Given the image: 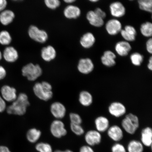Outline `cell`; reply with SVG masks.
<instances>
[{"mask_svg":"<svg viewBox=\"0 0 152 152\" xmlns=\"http://www.w3.org/2000/svg\"><path fill=\"white\" fill-rule=\"evenodd\" d=\"M30 104L27 95L24 93H20L12 104L7 106L6 111L9 115H23L26 113Z\"/></svg>","mask_w":152,"mask_h":152,"instance_id":"6da1fadb","label":"cell"},{"mask_svg":"<svg viewBox=\"0 0 152 152\" xmlns=\"http://www.w3.org/2000/svg\"><path fill=\"white\" fill-rule=\"evenodd\" d=\"M52 85L47 81L36 83L33 87V91L35 96L44 101H47L52 98Z\"/></svg>","mask_w":152,"mask_h":152,"instance_id":"7a4b0ae2","label":"cell"},{"mask_svg":"<svg viewBox=\"0 0 152 152\" xmlns=\"http://www.w3.org/2000/svg\"><path fill=\"white\" fill-rule=\"evenodd\" d=\"M140 120L137 115L129 113L125 116L121 122L123 131L130 135L135 134L140 127Z\"/></svg>","mask_w":152,"mask_h":152,"instance_id":"3957f363","label":"cell"},{"mask_svg":"<svg viewBox=\"0 0 152 152\" xmlns=\"http://www.w3.org/2000/svg\"><path fill=\"white\" fill-rule=\"evenodd\" d=\"M42 72L40 66L31 63L24 66L22 69V75L30 81L36 80L42 75Z\"/></svg>","mask_w":152,"mask_h":152,"instance_id":"277c9868","label":"cell"},{"mask_svg":"<svg viewBox=\"0 0 152 152\" xmlns=\"http://www.w3.org/2000/svg\"><path fill=\"white\" fill-rule=\"evenodd\" d=\"M28 34L30 39L39 43H44L48 39L47 32L35 25H31L28 28Z\"/></svg>","mask_w":152,"mask_h":152,"instance_id":"5b68a950","label":"cell"},{"mask_svg":"<svg viewBox=\"0 0 152 152\" xmlns=\"http://www.w3.org/2000/svg\"><path fill=\"white\" fill-rule=\"evenodd\" d=\"M84 140L87 145L93 147L99 145L102 142V136L96 130H90L85 133Z\"/></svg>","mask_w":152,"mask_h":152,"instance_id":"8992f818","label":"cell"},{"mask_svg":"<svg viewBox=\"0 0 152 152\" xmlns=\"http://www.w3.org/2000/svg\"><path fill=\"white\" fill-rule=\"evenodd\" d=\"M50 131L52 135L58 138L65 136L67 133L64 123L59 119L53 121L50 125Z\"/></svg>","mask_w":152,"mask_h":152,"instance_id":"52a82bcc","label":"cell"},{"mask_svg":"<svg viewBox=\"0 0 152 152\" xmlns=\"http://www.w3.org/2000/svg\"><path fill=\"white\" fill-rule=\"evenodd\" d=\"M94 69V64L90 58H82L78 63V71L83 75H88L92 73Z\"/></svg>","mask_w":152,"mask_h":152,"instance_id":"ba28073f","label":"cell"},{"mask_svg":"<svg viewBox=\"0 0 152 152\" xmlns=\"http://www.w3.org/2000/svg\"><path fill=\"white\" fill-rule=\"evenodd\" d=\"M126 111V108L124 104L119 102H112L108 107V111L110 115L117 118L124 115Z\"/></svg>","mask_w":152,"mask_h":152,"instance_id":"9c48e42d","label":"cell"},{"mask_svg":"<svg viewBox=\"0 0 152 152\" xmlns=\"http://www.w3.org/2000/svg\"><path fill=\"white\" fill-rule=\"evenodd\" d=\"M0 95L6 102H14L18 96L16 88L7 85H4L1 87Z\"/></svg>","mask_w":152,"mask_h":152,"instance_id":"30bf717a","label":"cell"},{"mask_svg":"<svg viewBox=\"0 0 152 152\" xmlns=\"http://www.w3.org/2000/svg\"><path fill=\"white\" fill-rule=\"evenodd\" d=\"M105 29L108 34L115 36L120 33L123 29L121 23L117 18L110 19L106 23Z\"/></svg>","mask_w":152,"mask_h":152,"instance_id":"8fae6325","label":"cell"},{"mask_svg":"<svg viewBox=\"0 0 152 152\" xmlns=\"http://www.w3.org/2000/svg\"><path fill=\"white\" fill-rule=\"evenodd\" d=\"M106 132L108 137L115 142H120L124 136L122 128L117 125L110 126Z\"/></svg>","mask_w":152,"mask_h":152,"instance_id":"7c38bea8","label":"cell"},{"mask_svg":"<svg viewBox=\"0 0 152 152\" xmlns=\"http://www.w3.org/2000/svg\"><path fill=\"white\" fill-rule=\"evenodd\" d=\"M109 10L111 16L115 18H122L126 13L125 6L119 1L112 3L109 6Z\"/></svg>","mask_w":152,"mask_h":152,"instance_id":"4fadbf2b","label":"cell"},{"mask_svg":"<svg viewBox=\"0 0 152 152\" xmlns=\"http://www.w3.org/2000/svg\"><path fill=\"white\" fill-rule=\"evenodd\" d=\"M2 54L4 59L10 63L16 61L19 58L18 51L12 46H8L6 47Z\"/></svg>","mask_w":152,"mask_h":152,"instance_id":"5bb4252c","label":"cell"},{"mask_svg":"<svg viewBox=\"0 0 152 152\" xmlns=\"http://www.w3.org/2000/svg\"><path fill=\"white\" fill-rule=\"evenodd\" d=\"M51 113L55 118L59 120L65 117L66 109L63 104L59 102H55L50 106Z\"/></svg>","mask_w":152,"mask_h":152,"instance_id":"9a60e30c","label":"cell"},{"mask_svg":"<svg viewBox=\"0 0 152 152\" xmlns=\"http://www.w3.org/2000/svg\"><path fill=\"white\" fill-rule=\"evenodd\" d=\"M65 18L69 20L76 19L79 18L81 14V11L77 5L69 4L64 9L63 12Z\"/></svg>","mask_w":152,"mask_h":152,"instance_id":"2e32d148","label":"cell"},{"mask_svg":"<svg viewBox=\"0 0 152 152\" xmlns=\"http://www.w3.org/2000/svg\"><path fill=\"white\" fill-rule=\"evenodd\" d=\"M120 33L124 41L130 42L135 40L137 32L134 26L126 25Z\"/></svg>","mask_w":152,"mask_h":152,"instance_id":"e0dca14e","label":"cell"},{"mask_svg":"<svg viewBox=\"0 0 152 152\" xmlns=\"http://www.w3.org/2000/svg\"><path fill=\"white\" fill-rule=\"evenodd\" d=\"M115 49L116 53L119 56L125 57L128 56L132 50V47L130 42L124 40L116 43Z\"/></svg>","mask_w":152,"mask_h":152,"instance_id":"ac0fdd59","label":"cell"},{"mask_svg":"<svg viewBox=\"0 0 152 152\" xmlns=\"http://www.w3.org/2000/svg\"><path fill=\"white\" fill-rule=\"evenodd\" d=\"M96 130L100 133L107 132L110 126V122L107 117L104 116H99L94 120Z\"/></svg>","mask_w":152,"mask_h":152,"instance_id":"d6986e66","label":"cell"},{"mask_svg":"<svg viewBox=\"0 0 152 152\" xmlns=\"http://www.w3.org/2000/svg\"><path fill=\"white\" fill-rule=\"evenodd\" d=\"M116 56L115 53L110 50L104 52L101 58V61L103 65L108 67H111L115 66L116 62Z\"/></svg>","mask_w":152,"mask_h":152,"instance_id":"ffe728a7","label":"cell"},{"mask_svg":"<svg viewBox=\"0 0 152 152\" xmlns=\"http://www.w3.org/2000/svg\"><path fill=\"white\" fill-rule=\"evenodd\" d=\"M144 147L152 148V129L151 127H145L140 133V140Z\"/></svg>","mask_w":152,"mask_h":152,"instance_id":"44dd1931","label":"cell"},{"mask_svg":"<svg viewBox=\"0 0 152 152\" xmlns=\"http://www.w3.org/2000/svg\"><path fill=\"white\" fill-rule=\"evenodd\" d=\"M86 18L91 25L95 27H101L104 25V19L96 14L94 10L88 11L86 15Z\"/></svg>","mask_w":152,"mask_h":152,"instance_id":"7402d4cb","label":"cell"},{"mask_svg":"<svg viewBox=\"0 0 152 152\" xmlns=\"http://www.w3.org/2000/svg\"><path fill=\"white\" fill-rule=\"evenodd\" d=\"M41 55L42 58L45 61L50 62L56 58V51L52 45H47L42 49Z\"/></svg>","mask_w":152,"mask_h":152,"instance_id":"603a6c76","label":"cell"},{"mask_svg":"<svg viewBox=\"0 0 152 152\" xmlns=\"http://www.w3.org/2000/svg\"><path fill=\"white\" fill-rule=\"evenodd\" d=\"M96 42V39L94 34L88 32L82 36L80 40V43L83 48L88 49L94 46Z\"/></svg>","mask_w":152,"mask_h":152,"instance_id":"cb8c5ba5","label":"cell"},{"mask_svg":"<svg viewBox=\"0 0 152 152\" xmlns=\"http://www.w3.org/2000/svg\"><path fill=\"white\" fill-rule=\"evenodd\" d=\"M15 15L13 11L6 10L0 12V23L4 26H8L14 20Z\"/></svg>","mask_w":152,"mask_h":152,"instance_id":"d4e9b609","label":"cell"},{"mask_svg":"<svg viewBox=\"0 0 152 152\" xmlns=\"http://www.w3.org/2000/svg\"><path fill=\"white\" fill-rule=\"evenodd\" d=\"M79 101L81 105L88 107L92 104L94 98L90 92L87 91H83L80 93Z\"/></svg>","mask_w":152,"mask_h":152,"instance_id":"484cf974","label":"cell"},{"mask_svg":"<svg viewBox=\"0 0 152 152\" xmlns=\"http://www.w3.org/2000/svg\"><path fill=\"white\" fill-rule=\"evenodd\" d=\"M126 148L127 152H144V146L140 140H132L128 142Z\"/></svg>","mask_w":152,"mask_h":152,"instance_id":"4316f807","label":"cell"},{"mask_svg":"<svg viewBox=\"0 0 152 152\" xmlns=\"http://www.w3.org/2000/svg\"><path fill=\"white\" fill-rule=\"evenodd\" d=\"M42 135L41 131L39 129L33 128L28 131L26 137L28 142L31 143H36L40 138Z\"/></svg>","mask_w":152,"mask_h":152,"instance_id":"83f0119b","label":"cell"},{"mask_svg":"<svg viewBox=\"0 0 152 152\" xmlns=\"http://www.w3.org/2000/svg\"><path fill=\"white\" fill-rule=\"evenodd\" d=\"M140 31L143 37L151 38L152 35V24L151 22H146L140 26Z\"/></svg>","mask_w":152,"mask_h":152,"instance_id":"f1b7e54d","label":"cell"},{"mask_svg":"<svg viewBox=\"0 0 152 152\" xmlns=\"http://www.w3.org/2000/svg\"><path fill=\"white\" fill-rule=\"evenodd\" d=\"M12 41V37L9 32L3 30L0 32V44L8 46Z\"/></svg>","mask_w":152,"mask_h":152,"instance_id":"f546056e","label":"cell"},{"mask_svg":"<svg viewBox=\"0 0 152 152\" xmlns=\"http://www.w3.org/2000/svg\"><path fill=\"white\" fill-rule=\"evenodd\" d=\"M130 60L133 65L138 66H141L143 62L144 57L139 53L134 52L130 55Z\"/></svg>","mask_w":152,"mask_h":152,"instance_id":"4dcf8cb0","label":"cell"},{"mask_svg":"<svg viewBox=\"0 0 152 152\" xmlns=\"http://www.w3.org/2000/svg\"><path fill=\"white\" fill-rule=\"evenodd\" d=\"M139 7L141 10L149 13L152 11V0H138Z\"/></svg>","mask_w":152,"mask_h":152,"instance_id":"1f68e13d","label":"cell"},{"mask_svg":"<svg viewBox=\"0 0 152 152\" xmlns=\"http://www.w3.org/2000/svg\"><path fill=\"white\" fill-rule=\"evenodd\" d=\"M35 149L39 152H53V148L50 144L41 142L36 144Z\"/></svg>","mask_w":152,"mask_h":152,"instance_id":"d6a6232c","label":"cell"},{"mask_svg":"<svg viewBox=\"0 0 152 152\" xmlns=\"http://www.w3.org/2000/svg\"><path fill=\"white\" fill-rule=\"evenodd\" d=\"M70 128H71L72 132L76 135L81 136L85 134L84 129L80 124L71 123Z\"/></svg>","mask_w":152,"mask_h":152,"instance_id":"836d02e7","label":"cell"},{"mask_svg":"<svg viewBox=\"0 0 152 152\" xmlns=\"http://www.w3.org/2000/svg\"><path fill=\"white\" fill-rule=\"evenodd\" d=\"M44 1L47 8L52 10L58 8L61 3L60 0H44Z\"/></svg>","mask_w":152,"mask_h":152,"instance_id":"e575fe53","label":"cell"},{"mask_svg":"<svg viewBox=\"0 0 152 152\" xmlns=\"http://www.w3.org/2000/svg\"><path fill=\"white\" fill-rule=\"evenodd\" d=\"M111 152H127L126 148L120 142H115L112 146Z\"/></svg>","mask_w":152,"mask_h":152,"instance_id":"d590c367","label":"cell"},{"mask_svg":"<svg viewBox=\"0 0 152 152\" xmlns=\"http://www.w3.org/2000/svg\"><path fill=\"white\" fill-rule=\"evenodd\" d=\"M69 118L71 123L75 124H81L83 123V119L80 115L78 114L71 113L69 114Z\"/></svg>","mask_w":152,"mask_h":152,"instance_id":"8d00e7d4","label":"cell"},{"mask_svg":"<svg viewBox=\"0 0 152 152\" xmlns=\"http://www.w3.org/2000/svg\"><path fill=\"white\" fill-rule=\"evenodd\" d=\"M7 107L6 102L0 95V113H2L6 110Z\"/></svg>","mask_w":152,"mask_h":152,"instance_id":"74e56055","label":"cell"},{"mask_svg":"<svg viewBox=\"0 0 152 152\" xmlns=\"http://www.w3.org/2000/svg\"><path fill=\"white\" fill-rule=\"evenodd\" d=\"M79 152H95L92 147L88 145H85L80 148Z\"/></svg>","mask_w":152,"mask_h":152,"instance_id":"f35d334b","label":"cell"},{"mask_svg":"<svg viewBox=\"0 0 152 152\" xmlns=\"http://www.w3.org/2000/svg\"><path fill=\"white\" fill-rule=\"evenodd\" d=\"M94 11L96 14H97L99 16L103 19L104 20L106 18V12L99 7H97V8L95 9Z\"/></svg>","mask_w":152,"mask_h":152,"instance_id":"ab89813d","label":"cell"},{"mask_svg":"<svg viewBox=\"0 0 152 152\" xmlns=\"http://www.w3.org/2000/svg\"><path fill=\"white\" fill-rule=\"evenodd\" d=\"M146 48L147 52L150 54L152 53V39L151 37L148 40L146 43Z\"/></svg>","mask_w":152,"mask_h":152,"instance_id":"60d3db41","label":"cell"},{"mask_svg":"<svg viewBox=\"0 0 152 152\" xmlns=\"http://www.w3.org/2000/svg\"><path fill=\"white\" fill-rule=\"evenodd\" d=\"M7 75V71L4 66L0 65V81L4 79Z\"/></svg>","mask_w":152,"mask_h":152,"instance_id":"b9f144b4","label":"cell"},{"mask_svg":"<svg viewBox=\"0 0 152 152\" xmlns=\"http://www.w3.org/2000/svg\"><path fill=\"white\" fill-rule=\"evenodd\" d=\"M7 5V0H0V12L6 9Z\"/></svg>","mask_w":152,"mask_h":152,"instance_id":"7bdbcfd3","label":"cell"},{"mask_svg":"<svg viewBox=\"0 0 152 152\" xmlns=\"http://www.w3.org/2000/svg\"><path fill=\"white\" fill-rule=\"evenodd\" d=\"M0 152H11L9 148L4 145L0 146Z\"/></svg>","mask_w":152,"mask_h":152,"instance_id":"ee69618b","label":"cell"},{"mask_svg":"<svg viewBox=\"0 0 152 152\" xmlns=\"http://www.w3.org/2000/svg\"><path fill=\"white\" fill-rule=\"evenodd\" d=\"M148 63L147 64V68L150 71H152V57H150V58L148 60Z\"/></svg>","mask_w":152,"mask_h":152,"instance_id":"f6af8a7d","label":"cell"},{"mask_svg":"<svg viewBox=\"0 0 152 152\" xmlns=\"http://www.w3.org/2000/svg\"><path fill=\"white\" fill-rule=\"evenodd\" d=\"M64 3L68 4H72L77 1V0H63Z\"/></svg>","mask_w":152,"mask_h":152,"instance_id":"bcb514c9","label":"cell"},{"mask_svg":"<svg viewBox=\"0 0 152 152\" xmlns=\"http://www.w3.org/2000/svg\"><path fill=\"white\" fill-rule=\"evenodd\" d=\"M89 1L92 3H96L98 2L100 0H88Z\"/></svg>","mask_w":152,"mask_h":152,"instance_id":"7dc6e473","label":"cell"},{"mask_svg":"<svg viewBox=\"0 0 152 152\" xmlns=\"http://www.w3.org/2000/svg\"><path fill=\"white\" fill-rule=\"evenodd\" d=\"M3 58V54L1 51L0 50V61Z\"/></svg>","mask_w":152,"mask_h":152,"instance_id":"c3c4849f","label":"cell"},{"mask_svg":"<svg viewBox=\"0 0 152 152\" xmlns=\"http://www.w3.org/2000/svg\"><path fill=\"white\" fill-rule=\"evenodd\" d=\"M64 152H74L73 151H72L71 150L67 149L65 150V151H64Z\"/></svg>","mask_w":152,"mask_h":152,"instance_id":"681fc988","label":"cell"},{"mask_svg":"<svg viewBox=\"0 0 152 152\" xmlns=\"http://www.w3.org/2000/svg\"><path fill=\"white\" fill-rule=\"evenodd\" d=\"M53 152H64V151H61V150H57L54 151H53Z\"/></svg>","mask_w":152,"mask_h":152,"instance_id":"f907efd6","label":"cell"},{"mask_svg":"<svg viewBox=\"0 0 152 152\" xmlns=\"http://www.w3.org/2000/svg\"><path fill=\"white\" fill-rule=\"evenodd\" d=\"M12 1H22L23 0H12Z\"/></svg>","mask_w":152,"mask_h":152,"instance_id":"816d5d0a","label":"cell"},{"mask_svg":"<svg viewBox=\"0 0 152 152\" xmlns=\"http://www.w3.org/2000/svg\"><path fill=\"white\" fill-rule=\"evenodd\" d=\"M129 1H134V0H129Z\"/></svg>","mask_w":152,"mask_h":152,"instance_id":"f5cc1de1","label":"cell"}]
</instances>
